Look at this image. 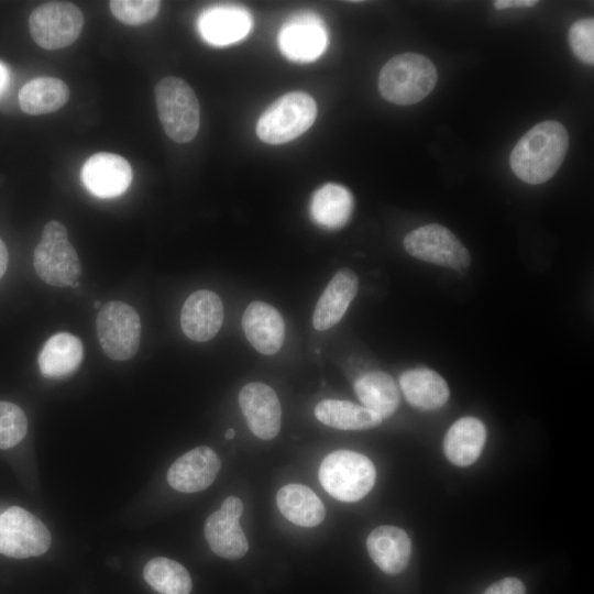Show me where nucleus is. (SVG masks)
I'll list each match as a JSON object with an SVG mask.
<instances>
[{
	"mask_svg": "<svg viewBox=\"0 0 594 594\" xmlns=\"http://www.w3.org/2000/svg\"><path fill=\"white\" fill-rule=\"evenodd\" d=\"M569 147V134L558 121L547 120L532 127L514 146L510 167L522 182L539 185L559 169Z\"/></svg>",
	"mask_w": 594,
	"mask_h": 594,
	"instance_id": "1",
	"label": "nucleus"
},
{
	"mask_svg": "<svg viewBox=\"0 0 594 594\" xmlns=\"http://www.w3.org/2000/svg\"><path fill=\"white\" fill-rule=\"evenodd\" d=\"M438 73L433 63L417 53L392 57L378 75L381 96L395 105L409 106L425 99L435 88Z\"/></svg>",
	"mask_w": 594,
	"mask_h": 594,
	"instance_id": "2",
	"label": "nucleus"
},
{
	"mask_svg": "<svg viewBox=\"0 0 594 594\" xmlns=\"http://www.w3.org/2000/svg\"><path fill=\"white\" fill-rule=\"evenodd\" d=\"M157 114L165 133L176 143H188L198 133L200 108L193 88L182 78L167 76L155 86Z\"/></svg>",
	"mask_w": 594,
	"mask_h": 594,
	"instance_id": "3",
	"label": "nucleus"
},
{
	"mask_svg": "<svg viewBox=\"0 0 594 594\" xmlns=\"http://www.w3.org/2000/svg\"><path fill=\"white\" fill-rule=\"evenodd\" d=\"M376 471L365 455L351 450L329 453L319 468V481L329 495L352 503L363 498L375 483Z\"/></svg>",
	"mask_w": 594,
	"mask_h": 594,
	"instance_id": "4",
	"label": "nucleus"
},
{
	"mask_svg": "<svg viewBox=\"0 0 594 594\" xmlns=\"http://www.w3.org/2000/svg\"><path fill=\"white\" fill-rule=\"evenodd\" d=\"M316 116L317 105L311 96L302 91L288 92L262 113L256 134L267 144H284L306 132Z\"/></svg>",
	"mask_w": 594,
	"mask_h": 594,
	"instance_id": "5",
	"label": "nucleus"
},
{
	"mask_svg": "<svg viewBox=\"0 0 594 594\" xmlns=\"http://www.w3.org/2000/svg\"><path fill=\"white\" fill-rule=\"evenodd\" d=\"M33 265L38 277L48 285L66 287L77 282L81 265L63 223L52 220L45 224L34 250Z\"/></svg>",
	"mask_w": 594,
	"mask_h": 594,
	"instance_id": "6",
	"label": "nucleus"
},
{
	"mask_svg": "<svg viewBox=\"0 0 594 594\" xmlns=\"http://www.w3.org/2000/svg\"><path fill=\"white\" fill-rule=\"evenodd\" d=\"M99 343L111 360L132 359L140 345L141 321L136 310L123 301L105 304L96 319Z\"/></svg>",
	"mask_w": 594,
	"mask_h": 594,
	"instance_id": "7",
	"label": "nucleus"
},
{
	"mask_svg": "<svg viewBox=\"0 0 594 594\" xmlns=\"http://www.w3.org/2000/svg\"><path fill=\"white\" fill-rule=\"evenodd\" d=\"M34 42L44 50H58L72 45L84 28L80 9L64 1H51L35 8L29 19Z\"/></svg>",
	"mask_w": 594,
	"mask_h": 594,
	"instance_id": "8",
	"label": "nucleus"
},
{
	"mask_svg": "<svg viewBox=\"0 0 594 594\" xmlns=\"http://www.w3.org/2000/svg\"><path fill=\"white\" fill-rule=\"evenodd\" d=\"M47 527L24 508L13 506L0 514V553L14 559L44 554L51 547Z\"/></svg>",
	"mask_w": 594,
	"mask_h": 594,
	"instance_id": "9",
	"label": "nucleus"
},
{
	"mask_svg": "<svg viewBox=\"0 0 594 594\" xmlns=\"http://www.w3.org/2000/svg\"><path fill=\"white\" fill-rule=\"evenodd\" d=\"M404 248L411 256L439 266L462 270L471 264V255L448 228L430 223L410 231Z\"/></svg>",
	"mask_w": 594,
	"mask_h": 594,
	"instance_id": "10",
	"label": "nucleus"
},
{
	"mask_svg": "<svg viewBox=\"0 0 594 594\" xmlns=\"http://www.w3.org/2000/svg\"><path fill=\"white\" fill-rule=\"evenodd\" d=\"M327 42L323 23L312 13L293 16L282 26L278 34L282 54L299 63L317 59L324 52Z\"/></svg>",
	"mask_w": 594,
	"mask_h": 594,
	"instance_id": "11",
	"label": "nucleus"
},
{
	"mask_svg": "<svg viewBox=\"0 0 594 594\" xmlns=\"http://www.w3.org/2000/svg\"><path fill=\"white\" fill-rule=\"evenodd\" d=\"M130 163L121 155L99 152L82 165L81 180L85 187L100 198H113L123 194L132 182Z\"/></svg>",
	"mask_w": 594,
	"mask_h": 594,
	"instance_id": "12",
	"label": "nucleus"
},
{
	"mask_svg": "<svg viewBox=\"0 0 594 594\" xmlns=\"http://www.w3.org/2000/svg\"><path fill=\"white\" fill-rule=\"evenodd\" d=\"M239 405L249 428L256 437L271 440L277 436L282 409L272 387L260 382L244 385L239 393Z\"/></svg>",
	"mask_w": 594,
	"mask_h": 594,
	"instance_id": "13",
	"label": "nucleus"
},
{
	"mask_svg": "<svg viewBox=\"0 0 594 594\" xmlns=\"http://www.w3.org/2000/svg\"><path fill=\"white\" fill-rule=\"evenodd\" d=\"M221 466L219 455L209 447H197L179 457L167 471V482L182 493H196L209 487Z\"/></svg>",
	"mask_w": 594,
	"mask_h": 594,
	"instance_id": "14",
	"label": "nucleus"
},
{
	"mask_svg": "<svg viewBox=\"0 0 594 594\" xmlns=\"http://www.w3.org/2000/svg\"><path fill=\"white\" fill-rule=\"evenodd\" d=\"M223 305L220 297L208 289L193 293L183 305L180 326L187 338L205 342L213 338L223 322Z\"/></svg>",
	"mask_w": 594,
	"mask_h": 594,
	"instance_id": "15",
	"label": "nucleus"
},
{
	"mask_svg": "<svg viewBox=\"0 0 594 594\" xmlns=\"http://www.w3.org/2000/svg\"><path fill=\"white\" fill-rule=\"evenodd\" d=\"M242 327L249 342L262 354H275L283 345V317L276 308L266 302H251L243 314Z\"/></svg>",
	"mask_w": 594,
	"mask_h": 594,
	"instance_id": "16",
	"label": "nucleus"
},
{
	"mask_svg": "<svg viewBox=\"0 0 594 594\" xmlns=\"http://www.w3.org/2000/svg\"><path fill=\"white\" fill-rule=\"evenodd\" d=\"M358 289L359 278L353 271L349 268L338 271L315 307L314 328L324 331L337 324L356 296Z\"/></svg>",
	"mask_w": 594,
	"mask_h": 594,
	"instance_id": "17",
	"label": "nucleus"
},
{
	"mask_svg": "<svg viewBox=\"0 0 594 594\" xmlns=\"http://www.w3.org/2000/svg\"><path fill=\"white\" fill-rule=\"evenodd\" d=\"M198 28L209 44L223 46L246 36L252 28V18L242 7L216 6L200 15Z\"/></svg>",
	"mask_w": 594,
	"mask_h": 594,
	"instance_id": "18",
	"label": "nucleus"
},
{
	"mask_svg": "<svg viewBox=\"0 0 594 594\" xmlns=\"http://www.w3.org/2000/svg\"><path fill=\"white\" fill-rule=\"evenodd\" d=\"M366 547L374 563L387 574H397L405 570L411 554L408 535L395 526H380L372 530Z\"/></svg>",
	"mask_w": 594,
	"mask_h": 594,
	"instance_id": "19",
	"label": "nucleus"
},
{
	"mask_svg": "<svg viewBox=\"0 0 594 594\" xmlns=\"http://www.w3.org/2000/svg\"><path fill=\"white\" fill-rule=\"evenodd\" d=\"M82 359L81 341L69 332H58L44 343L37 364L44 377L64 378L78 370Z\"/></svg>",
	"mask_w": 594,
	"mask_h": 594,
	"instance_id": "20",
	"label": "nucleus"
},
{
	"mask_svg": "<svg viewBox=\"0 0 594 594\" xmlns=\"http://www.w3.org/2000/svg\"><path fill=\"white\" fill-rule=\"evenodd\" d=\"M353 207V196L348 188L327 183L314 193L309 211L312 221L320 228L338 230L348 223Z\"/></svg>",
	"mask_w": 594,
	"mask_h": 594,
	"instance_id": "21",
	"label": "nucleus"
},
{
	"mask_svg": "<svg viewBox=\"0 0 594 594\" xmlns=\"http://www.w3.org/2000/svg\"><path fill=\"white\" fill-rule=\"evenodd\" d=\"M485 441L484 424L474 417H463L448 429L443 440V451L453 464L468 466L479 459Z\"/></svg>",
	"mask_w": 594,
	"mask_h": 594,
	"instance_id": "22",
	"label": "nucleus"
},
{
	"mask_svg": "<svg viewBox=\"0 0 594 594\" xmlns=\"http://www.w3.org/2000/svg\"><path fill=\"white\" fill-rule=\"evenodd\" d=\"M399 384L407 402L418 408L432 410L449 399L450 389L444 378L429 369H411L400 375Z\"/></svg>",
	"mask_w": 594,
	"mask_h": 594,
	"instance_id": "23",
	"label": "nucleus"
},
{
	"mask_svg": "<svg viewBox=\"0 0 594 594\" xmlns=\"http://www.w3.org/2000/svg\"><path fill=\"white\" fill-rule=\"evenodd\" d=\"M205 537L213 553L224 559H240L249 550V542L240 527L239 518L220 509L207 518Z\"/></svg>",
	"mask_w": 594,
	"mask_h": 594,
	"instance_id": "24",
	"label": "nucleus"
},
{
	"mask_svg": "<svg viewBox=\"0 0 594 594\" xmlns=\"http://www.w3.org/2000/svg\"><path fill=\"white\" fill-rule=\"evenodd\" d=\"M279 512L289 521L301 527L322 522L326 509L320 498L302 484H287L276 495Z\"/></svg>",
	"mask_w": 594,
	"mask_h": 594,
	"instance_id": "25",
	"label": "nucleus"
},
{
	"mask_svg": "<svg viewBox=\"0 0 594 594\" xmlns=\"http://www.w3.org/2000/svg\"><path fill=\"white\" fill-rule=\"evenodd\" d=\"M69 88L56 77H37L28 81L19 92L22 111L42 116L59 110L69 99Z\"/></svg>",
	"mask_w": 594,
	"mask_h": 594,
	"instance_id": "26",
	"label": "nucleus"
},
{
	"mask_svg": "<svg viewBox=\"0 0 594 594\" xmlns=\"http://www.w3.org/2000/svg\"><path fill=\"white\" fill-rule=\"evenodd\" d=\"M354 391L364 407L383 418L391 417L398 408L399 395L394 380L385 372L372 371L354 384Z\"/></svg>",
	"mask_w": 594,
	"mask_h": 594,
	"instance_id": "27",
	"label": "nucleus"
},
{
	"mask_svg": "<svg viewBox=\"0 0 594 594\" xmlns=\"http://www.w3.org/2000/svg\"><path fill=\"white\" fill-rule=\"evenodd\" d=\"M316 418L340 430H362L381 425L382 417L364 406L346 400L324 399L315 407Z\"/></svg>",
	"mask_w": 594,
	"mask_h": 594,
	"instance_id": "28",
	"label": "nucleus"
},
{
	"mask_svg": "<svg viewBox=\"0 0 594 594\" xmlns=\"http://www.w3.org/2000/svg\"><path fill=\"white\" fill-rule=\"evenodd\" d=\"M143 576L161 594H189L193 587L186 568L164 557L151 559L144 566Z\"/></svg>",
	"mask_w": 594,
	"mask_h": 594,
	"instance_id": "29",
	"label": "nucleus"
},
{
	"mask_svg": "<svg viewBox=\"0 0 594 594\" xmlns=\"http://www.w3.org/2000/svg\"><path fill=\"white\" fill-rule=\"evenodd\" d=\"M112 15L127 25L138 26L153 20L161 8L157 0H111Z\"/></svg>",
	"mask_w": 594,
	"mask_h": 594,
	"instance_id": "30",
	"label": "nucleus"
},
{
	"mask_svg": "<svg viewBox=\"0 0 594 594\" xmlns=\"http://www.w3.org/2000/svg\"><path fill=\"white\" fill-rule=\"evenodd\" d=\"M28 419L15 404L0 402V449L18 444L26 435Z\"/></svg>",
	"mask_w": 594,
	"mask_h": 594,
	"instance_id": "31",
	"label": "nucleus"
},
{
	"mask_svg": "<svg viewBox=\"0 0 594 594\" xmlns=\"http://www.w3.org/2000/svg\"><path fill=\"white\" fill-rule=\"evenodd\" d=\"M573 54L584 64H594V20L586 18L574 22L569 31Z\"/></svg>",
	"mask_w": 594,
	"mask_h": 594,
	"instance_id": "32",
	"label": "nucleus"
},
{
	"mask_svg": "<svg viewBox=\"0 0 594 594\" xmlns=\"http://www.w3.org/2000/svg\"><path fill=\"white\" fill-rule=\"evenodd\" d=\"M483 594H526V587L519 579L505 578L490 585Z\"/></svg>",
	"mask_w": 594,
	"mask_h": 594,
	"instance_id": "33",
	"label": "nucleus"
},
{
	"mask_svg": "<svg viewBox=\"0 0 594 594\" xmlns=\"http://www.w3.org/2000/svg\"><path fill=\"white\" fill-rule=\"evenodd\" d=\"M220 510L230 516L240 518L243 513L242 501L239 497L229 496L222 502Z\"/></svg>",
	"mask_w": 594,
	"mask_h": 594,
	"instance_id": "34",
	"label": "nucleus"
},
{
	"mask_svg": "<svg viewBox=\"0 0 594 594\" xmlns=\"http://www.w3.org/2000/svg\"><path fill=\"white\" fill-rule=\"evenodd\" d=\"M538 3L536 0H495L494 7L498 10L507 8H529Z\"/></svg>",
	"mask_w": 594,
	"mask_h": 594,
	"instance_id": "35",
	"label": "nucleus"
},
{
	"mask_svg": "<svg viewBox=\"0 0 594 594\" xmlns=\"http://www.w3.org/2000/svg\"><path fill=\"white\" fill-rule=\"evenodd\" d=\"M9 254L4 242L0 239V278L4 275L8 266Z\"/></svg>",
	"mask_w": 594,
	"mask_h": 594,
	"instance_id": "36",
	"label": "nucleus"
},
{
	"mask_svg": "<svg viewBox=\"0 0 594 594\" xmlns=\"http://www.w3.org/2000/svg\"><path fill=\"white\" fill-rule=\"evenodd\" d=\"M6 81H7V70L0 64V91L3 89Z\"/></svg>",
	"mask_w": 594,
	"mask_h": 594,
	"instance_id": "37",
	"label": "nucleus"
},
{
	"mask_svg": "<svg viewBox=\"0 0 594 594\" xmlns=\"http://www.w3.org/2000/svg\"><path fill=\"white\" fill-rule=\"evenodd\" d=\"M234 436H235V431L232 428H230V429H228L226 431V438L227 439L231 440V439H233Z\"/></svg>",
	"mask_w": 594,
	"mask_h": 594,
	"instance_id": "38",
	"label": "nucleus"
},
{
	"mask_svg": "<svg viewBox=\"0 0 594 594\" xmlns=\"http://www.w3.org/2000/svg\"><path fill=\"white\" fill-rule=\"evenodd\" d=\"M100 305H101V302H100V301H98V300H97V301H95V304H94L95 308H99V307H100Z\"/></svg>",
	"mask_w": 594,
	"mask_h": 594,
	"instance_id": "39",
	"label": "nucleus"
}]
</instances>
